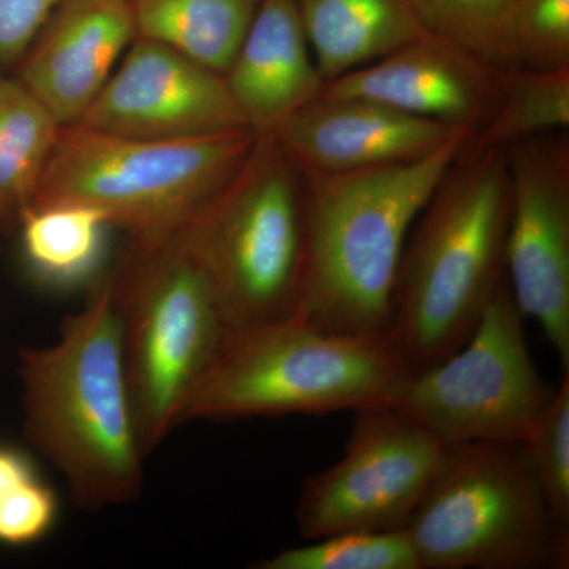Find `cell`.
Here are the masks:
<instances>
[{
	"label": "cell",
	"instance_id": "cell-1",
	"mask_svg": "<svg viewBox=\"0 0 569 569\" xmlns=\"http://www.w3.org/2000/svg\"><path fill=\"white\" fill-rule=\"evenodd\" d=\"M511 186L507 149L467 142L403 246L389 336L411 376L470 339L507 276Z\"/></svg>",
	"mask_w": 569,
	"mask_h": 569
},
{
	"label": "cell",
	"instance_id": "cell-2",
	"mask_svg": "<svg viewBox=\"0 0 569 569\" xmlns=\"http://www.w3.org/2000/svg\"><path fill=\"white\" fill-rule=\"evenodd\" d=\"M20 376L26 436L61 471L74 501L103 508L140 496L146 455L111 277L63 321L58 342L22 351Z\"/></svg>",
	"mask_w": 569,
	"mask_h": 569
},
{
	"label": "cell",
	"instance_id": "cell-3",
	"mask_svg": "<svg viewBox=\"0 0 569 569\" xmlns=\"http://www.w3.org/2000/svg\"><path fill=\"white\" fill-rule=\"evenodd\" d=\"M471 137L463 134L419 162L356 173H306V321L332 335L388 332L408 233Z\"/></svg>",
	"mask_w": 569,
	"mask_h": 569
},
{
	"label": "cell",
	"instance_id": "cell-4",
	"mask_svg": "<svg viewBox=\"0 0 569 569\" xmlns=\"http://www.w3.org/2000/svg\"><path fill=\"white\" fill-rule=\"evenodd\" d=\"M410 377L389 332L332 335L298 313L231 332L187 400L181 425L395 406Z\"/></svg>",
	"mask_w": 569,
	"mask_h": 569
},
{
	"label": "cell",
	"instance_id": "cell-5",
	"mask_svg": "<svg viewBox=\"0 0 569 569\" xmlns=\"http://www.w3.org/2000/svg\"><path fill=\"white\" fill-rule=\"evenodd\" d=\"M231 332L301 313L309 266L305 171L260 134L238 173L182 228Z\"/></svg>",
	"mask_w": 569,
	"mask_h": 569
},
{
	"label": "cell",
	"instance_id": "cell-6",
	"mask_svg": "<svg viewBox=\"0 0 569 569\" xmlns=\"http://www.w3.org/2000/svg\"><path fill=\"white\" fill-rule=\"evenodd\" d=\"M111 277L122 356L144 455L181 425L198 381L231 331L181 233L134 239Z\"/></svg>",
	"mask_w": 569,
	"mask_h": 569
},
{
	"label": "cell",
	"instance_id": "cell-7",
	"mask_svg": "<svg viewBox=\"0 0 569 569\" xmlns=\"http://www.w3.org/2000/svg\"><path fill=\"white\" fill-rule=\"evenodd\" d=\"M254 140L249 129L149 141L62 127L31 206H88L134 239L174 234L238 173Z\"/></svg>",
	"mask_w": 569,
	"mask_h": 569
},
{
	"label": "cell",
	"instance_id": "cell-8",
	"mask_svg": "<svg viewBox=\"0 0 569 569\" xmlns=\"http://www.w3.org/2000/svg\"><path fill=\"white\" fill-rule=\"evenodd\" d=\"M407 530L422 569H563L569 563L526 443L448 447Z\"/></svg>",
	"mask_w": 569,
	"mask_h": 569
},
{
	"label": "cell",
	"instance_id": "cell-9",
	"mask_svg": "<svg viewBox=\"0 0 569 569\" xmlns=\"http://www.w3.org/2000/svg\"><path fill=\"white\" fill-rule=\"evenodd\" d=\"M523 318L505 276L470 339L411 376L397 410L447 447L523 443L557 389L533 365Z\"/></svg>",
	"mask_w": 569,
	"mask_h": 569
},
{
	"label": "cell",
	"instance_id": "cell-10",
	"mask_svg": "<svg viewBox=\"0 0 569 569\" xmlns=\"http://www.w3.org/2000/svg\"><path fill=\"white\" fill-rule=\"evenodd\" d=\"M448 447L395 406L355 411L346 455L302 482V537L406 530L447 458Z\"/></svg>",
	"mask_w": 569,
	"mask_h": 569
},
{
	"label": "cell",
	"instance_id": "cell-11",
	"mask_svg": "<svg viewBox=\"0 0 569 569\" xmlns=\"http://www.w3.org/2000/svg\"><path fill=\"white\" fill-rule=\"evenodd\" d=\"M505 149L511 186L509 288L569 372V140L563 132L541 133Z\"/></svg>",
	"mask_w": 569,
	"mask_h": 569
},
{
	"label": "cell",
	"instance_id": "cell-12",
	"mask_svg": "<svg viewBox=\"0 0 569 569\" xmlns=\"http://www.w3.org/2000/svg\"><path fill=\"white\" fill-rule=\"evenodd\" d=\"M74 126L149 141L249 129L223 74L144 37L132 41L103 91Z\"/></svg>",
	"mask_w": 569,
	"mask_h": 569
},
{
	"label": "cell",
	"instance_id": "cell-13",
	"mask_svg": "<svg viewBox=\"0 0 569 569\" xmlns=\"http://www.w3.org/2000/svg\"><path fill=\"white\" fill-rule=\"evenodd\" d=\"M268 134L305 173L343 174L419 162L475 133L361 97L320 96Z\"/></svg>",
	"mask_w": 569,
	"mask_h": 569
},
{
	"label": "cell",
	"instance_id": "cell-14",
	"mask_svg": "<svg viewBox=\"0 0 569 569\" xmlns=\"http://www.w3.org/2000/svg\"><path fill=\"white\" fill-rule=\"evenodd\" d=\"M503 70L427 32L369 66L326 82L321 96L361 97L477 133L500 103Z\"/></svg>",
	"mask_w": 569,
	"mask_h": 569
},
{
	"label": "cell",
	"instance_id": "cell-15",
	"mask_svg": "<svg viewBox=\"0 0 569 569\" xmlns=\"http://www.w3.org/2000/svg\"><path fill=\"white\" fill-rule=\"evenodd\" d=\"M134 39L132 0H63L11 74L62 127L74 126Z\"/></svg>",
	"mask_w": 569,
	"mask_h": 569
},
{
	"label": "cell",
	"instance_id": "cell-16",
	"mask_svg": "<svg viewBox=\"0 0 569 569\" xmlns=\"http://www.w3.org/2000/svg\"><path fill=\"white\" fill-rule=\"evenodd\" d=\"M236 107L257 137L312 103L326 81L318 71L296 0H263L223 74Z\"/></svg>",
	"mask_w": 569,
	"mask_h": 569
},
{
	"label": "cell",
	"instance_id": "cell-17",
	"mask_svg": "<svg viewBox=\"0 0 569 569\" xmlns=\"http://www.w3.org/2000/svg\"><path fill=\"white\" fill-rule=\"evenodd\" d=\"M326 82L427 33L410 0H296Z\"/></svg>",
	"mask_w": 569,
	"mask_h": 569
},
{
	"label": "cell",
	"instance_id": "cell-18",
	"mask_svg": "<svg viewBox=\"0 0 569 569\" xmlns=\"http://www.w3.org/2000/svg\"><path fill=\"white\" fill-rule=\"evenodd\" d=\"M263 0H132L137 37L227 73Z\"/></svg>",
	"mask_w": 569,
	"mask_h": 569
},
{
	"label": "cell",
	"instance_id": "cell-19",
	"mask_svg": "<svg viewBox=\"0 0 569 569\" xmlns=\"http://www.w3.org/2000/svg\"><path fill=\"white\" fill-rule=\"evenodd\" d=\"M62 126L13 74L0 80V224L36 200Z\"/></svg>",
	"mask_w": 569,
	"mask_h": 569
},
{
	"label": "cell",
	"instance_id": "cell-20",
	"mask_svg": "<svg viewBox=\"0 0 569 569\" xmlns=\"http://www.w3.org/2000/svg\"><path fill=\"white\" fill-rule=\"evenodd\" d=\"M21 246L40 282L70 288L88 282L103 260L110 223L81 204L31 206L22 212Z\"/></svg>",
	"mask_w": 569,
	"mask_h": 569
},
{
	"label": "cell",
	"instance_id": "cell-21",
	"mask_svg": "<svg viewBox=\"0 0 569 569\" xmlns=\"http://www.w3.org/2000/svg\"><path fill=\"white\" fill-rule=\"evenodd\" d=\"M569 69L503 70L500 103L489 122L471 137L475 148H507L541 133L567 132Z\"/></svg>",
	"mask_w": 569,
	"mask_h": 569
},
{
	"label": "cell",
	"instance_id": "cell-22",
	"mask_svg": "<svg viewBox=\"0 0 569 569\" xmlns=\"http://www.w3.org/2000/svg\"><path fill=\"white\" fill-rule=\"evenodd\" d=\"M427 32L452 41L497 69L519 67L515 22L519 0H410Z\"/></svg>",
	"mask_w": 569,
	"mask_h": 569
},
{
	"label": "cell",
	"instance_id": "cell-23",
	"mask_svg": "<svg viewBox=\"0 0 569 569\" xmlns=\"http://www.w3.org/2000/svg\"><path fill=\"white\" fill-rule=\"evenodd\" d=\"M254 569H422L408 530H351L313 539L250 565Z\"/></svg>",
	"mask_w": 569,
	"mask_h": 569
},
{
	"label": "cell",
	"instance_id": "cell-24",
	"mask_svg": "<svg viewBox=\"0 0 569 569\" xmlns=\"http://www.w3.org/2000/svg\"><path fill=\"white\" fill-rule=\"evenodd\" d=\"M526 443L539 488L563 548L569 549V373Z\"/></svg>",
	"mask_w": 569,
	"mask_h": 569
},
{
	"label": "cell",
	"instance_id": "cell-25",
	"mask_svg": "<svg viewBox=\"0 0 569 569\" xmlns=\"http://www.w3.org/2000/svg\"><path fill=\"white\" fill-rule=\"evenodd\" d=\"M515 39L520 66L569 69V0H519Z\"/></svg>",
	"mask_w": 569,
	"mask_h": 569
},
{
	"label": "cell",
	"instance_id": "cell-26",
	"mask_svg": "<svg viewBox=\"0 0 569 569\" xmlns=\"http://www.w3.org/2000/svg\"><path fill=\"white\" fill-rule=\"evenodd\" d=\"M56 515L54 492L33 475L0 501V542L21 546L37 541L51 529Z\"/></svg>",
	"mask_w": 569,
	"mask_h": 569
},
{
	"label": "cell",
	"instance_id": "cell-27",
	"mask_svg": "<svg viewBox=\"0 0 569 569\" xmlns=\"http://www.w3.org/2000/svg\"><path fill=\"white\" fill-rule=\"evenodd\" d=\"M63 0H0V70L17 69L41 26Z\"/></svg>",
	"mask_w": 569,
	"mask_h": 569
},
{
	"label": "cell",
	"instance_id": "cell-28",
	"mask_svg": "<svg viewBox=\"0 0 569 569\" xmlns=\"http://www.w3.org/2000/svg\"><path fill=\"white\" fill-rule=\"evenodd\" d=\"M31 463L17 451L0 448V501L20 482L33 477Z\"/></svg>",
	"mask_w": 569,
	"mask_h": 569
},
{
	"label": "cell",
	"instance_id": "cell-29",
	"mask_svg": "<svg viewBox=\"0 0 569 569\" xmlns=\"http://www.w3.org/2000/svg\"><path fill=\"white\" fill-rule=\"evenodd\" d=\"M3 77H6V74L2 73V70H0V80H2Z\"/></svg>",
	"mask_w": 569,
	"mask_h": 569
}]
</instances>
